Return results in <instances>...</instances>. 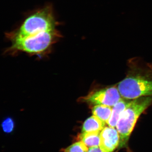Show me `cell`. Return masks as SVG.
Wrapping results in <instances>:
<instances>
[{
	"label": "cell",
	"instance_id": "8",
	"mask_svg": "<svg viewBox=\"0 0 152 152\" xmlns=\"http://www.w3.org/2000/svg\"><path fill=\"white\" fill-rule=\"evenodd\" d=\"M105 123L97 117L93 115L86 120L82 126V133H100L104 127Z\"/></svg>",
	"mask_w": 152,
	"mask_h": 152
},
{
	"label": "cell",
	"instance_id": "2",
	"mask_svg": "<svg viewBox=\"0 0 152 152\" xmlns=\"http://www.w3.org/2000/svg\"><path fill=\"white\" fill-rule=\"evenodd\" d=\"M61 37L57 29L36 35L9 38L12 45L6 52H23L31 54H40L48 51Z\"/></svg>",
	"mask_w": 152,
	"mask_h": 152
},
{
	"label": "cell",
	"instance_id": "12",
	"mask_svg": "<svg viewBox=\"0 0 152 152\" xmlns=\"http://www.w3.org/2000/svg\"><path fill=\"white\" fill-rule=\"evenodd\" d=\"M15 123L13 120L11 118H7L3 121L1 124V127L3 132L6 134H10L14 131Z\"/></svg>",
	"mask_w": 152,
	"mask_h": 152
},
{
	"label": "cell",
	"instance_id": "9",
	"mask_svg": "<svg viewBox=\"0 0 152 152\" xmlns=\"http://www.w3.org/2000/svg\"><path fill=\"white\" fill-rule=\"evenodd\" d=\"M112 108L103 105H96L92 109L93 115L97 117L104 123L107 124L111 115Z\"/></svg>",
	"mask_w": 152,
	"mask_h": 152
},
{
	"label": "cell",
	"instance_id": "3",
	"mask_svg": "<svg viewBox=\"0 0 152 152\" xmlns=\"http://www.w3.org/2000/svg\"><path fill=\"white\" fill-rule=\"evenodd\" d=\"M152 96H144L132 100L118 121L116 129L120 136L118 148L128 147V142L139 117L151 104Z\"/></svg>",
	"mask_w": 152,
	"mask_h": 152
},
{
	"label": "cell",
	"instance_id": "4",
	"mask_svg": "<svg viewBox=\"0 0 152 152\" xmlns=\"http://www.w3.org/2000/svg\"><path fill=\"white\" fill-rule=\"evenodd\" d=\"M118 89L121 96L127 99L152 97V76L140 74L128 76L119 83Z\"/></svg>",
	"mask_w": 152,
	"mask_h": 152
},
{
	"label": "cell",
	"instance_id": "5",
	"mask_svg": "<svg viewBox=\"0 0 152 152\" xmlns=\"http://www.w3.org/2000/svg\"><path fill=\"white\" fill-rule=\"evenodd\" d=\"M118 89L112 87L95 92L83 98L84 101L94 105L113 107L121 99Z\"/></svg>",
	"mask_w": 152,
	"mask_h": 152
},
{
	"label": "cell",
	"instance_id": "7",
	"mask_svg": "<svg viewBox=\"0 0 152 152\" xmlns=\"http://www.w3.org/2000/svg\"><path fill=\"white\" fill-rule=\"evenodd\" d=\"M131 101L130 100L121 99L113 107L111 115L107 123L109 126L113 128L116 126L120 116L128 106L129 105Z\"/></svg>",
	"mask_w": 152,
	"mask_h": 152
},
{
	"label": "cell",
	"instance_id": "11",
	"mask_svg": "<svg viewBox=\"0 0 152 152\" xmlns=\"http://www.w3.org/2000/svg\"><path fill=\"white\" fill-rule=\"evenodd\" d=\"M88 147L82 141L77 142L64 150V152H88Z\"/></svg>",
	"mask_w": 152,
	"mask_h": 152
},
{
	"label": "cell",
	"instance_id": "13",
	"mask_svg": "<svg viewBox=\"0 0 152 152\" xmlns=\"http://www.w3.org/2000/svg\"><path fill=\"white\" fill-rule=\"evenodd\" d=\"M88 152H104L100 148L98 147H92L90 148Z\"/></svg>",
	"mask_w": 152,
	"mask_h": 152
},
{
	"label": "cell",
	"instance_id": "6",
	"mask_svg": "<svg viewBox=\"0 0 152 152\" xmlns=\"http://www.w3.org/2000/svg\"><path fill=\"white\" fill-rule=\"evenodd\" d=\"M119 142V134L115 128L106 127L100 133L99 147L104 152H113Z\"/></svg>",
	"mask_w": 152,
	"mask_h": 152
},
{
	"label": "cell",
	"instance_id": "10",
	"mask_svg": "<svg viewBox=\"0 0 152 152\" xmlns=\"http://www.w3.org/2000/svg\"><path fill=\"white\" fill-rule=\"evenodd\" d=\"M80 139L88 147H98L100 144V133H82Z\"/></svg>",
	"mask_w": 152,
	"mask_h": 152
},
{
	"label": "cell",
	"instance_id": "1",
	"mask_svg": "<svg viewBox=\"0 0 152 152\" xmlns=\"http://www.w3.org/2000/svg\"><path fill=\"white\" fill-rule=\"evenodd\" d=\"M59 25L51 5L34 11L28 16L17 29L7 33L8 38L34 36L57 29Z\"/></svg>",
	"mask_w": 152,
	"mask_h": 152
}]
</instances>
